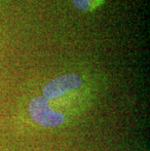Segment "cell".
I'll use <instances>...</instances> for the list:
<instances>
[{
	"mask_svg": "<svg viewBox=\"0 0 150 151\" xmlns=\"http://www.w3.org/2000/svg\"><path fill=\"white\" fill-rule=\"evenodd\" d=\"M30 117L40 126L53 128L62 125L65 117L62 112L56 111L51 106L49 101L43 97H35L28 104Z\"/></svg>",
	"mask_w": 150,
	"mask_h": 151,
	"instance_id": "cell-1",
	"label": "cell"
},
{
	"mask_svg": "<svg viewBox=\"0 0 150 151\" xmlns=\"http://www.w3.org/2000/svg\"><path fill=\"white\" fill-rule=\"evenodd\" d=\"M83 80L75 73H67L60 75L48 82L43 89V98L47 101L57 99L69 92L78 89L82 85Z\"/></svg>",
	"mask_w": 150,
	"mask_h": 151,
	"instance_id": "cell-2",
	"label": "cell"
},
{
	"mask_svg": "<svg viewBox=\"0 0 150 151\" xmlns=\"http://www.w3.org/2000/svg\"><path fill=\"white\" fill-rule=\"evenodd\" d=\"M73 6L80 11H87L92 7V0H72Z\"/></svg>",
	"mask_w": 150,
	"mask_h": 151,
	"instance_id": "cell-3",
	"label": "cell"
}]
</instances>
